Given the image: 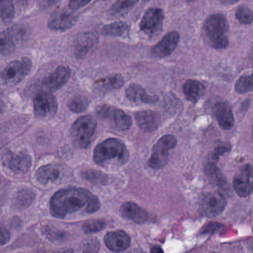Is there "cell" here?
I'll return each mask as SVG.
<instances>
[{
	"label": "cell",
	"mask_w": 253,
	"mask_h": 253,
	"mask_svg": "<svg viewBox=\"0 0 253 253\" xmlns=\"http://www.w3.org/2000/svg\"><path fill=\"white\" fill-rule=\"evenodd\" d=\"M95 196L84 188L62 189L56 192L50 202V211L52 215L63 218L69 214L74 213L82 208H87Z\"/></svg>",
	"instance_id": "6da1fadb"
},
{
	"label": "cell",
	"mask_w": 253,
	"mask_h": 253,
	"mask_svg": "<svg viewBox=\"0 0 253 253\" xmlns=\"http://www.w3.org/2000/svg\"><path fill=\"white\" fill-rule=\"evenodd\" d=\"M202 31L205 40L211 47L218 50L228 47L229 23L222 13H214L208 16L204 22Z\"/></svg>",
	"instance_id": "7a4b0ae2"
},
{
	"label": "cell",
	"mask_w": 253,
	"mask_h": 253,
	"mask_svg": "<svg viewBox=\"0 0 253 253\" xmlns=\"http://www.w3.org/2000/svg\"><path fill=\"white\" fill-rule=\"evenodd\" d=\"M128 158L129 153L126 144L118 138L105 140L98 144L93 151V160L101 166H108L112 161L123 165L127 162Z\"/></svg>",
	"instance_id": "3957f363"
},
{
	"label": "cell",
	"mask_w": 253,
	"mask_h": 253,
	"mask_svg": "<svg viewBox=\"0 0 253 253\" xmlns=\"http://www.w3.org/2000/svg\"><path fill=\"white\" fill-rule=\"evenodd\" d=\"M96 122L90 116L80 117L73 125L71 134L76 145L80 148H87L96 129Z\"/></svg>",
	"instance_id": "277c9868"
},
{
	"label": "cell",
	"mask_w": 253,
	"mask_h": 253,
	"mask_svg": "<svg viewBox=\"0 0 253 253\" xmlns=\"http://www.w3.org/2000/svg\"><path fill=\"white\" fill-rule=\"evenodd\" d=\"M32 62L28 57L10 62L1 73V80L7 85L13 86L20 83L31 71Z\"/></svg>",
	"instance_id": "5b68a950"
},
{
	"label": "cell",
	"mask_w": 253,
	"mask_h": 253,
	"mask_svg": "<svg viewBox=\"0 0 253 253\" xmlns=\"http://www.w3.org/2000/svg\"><path fill=\"white\" fill-rule=\"evenodd\" d=\"M177 140L172 135H165L156 142L152 150L148 165L153 169H160L168 163V151L176 146Z\"/></svg>",
	"instance_id": "8992f818"
},
{
	"label": "cell",
	"mask_w": 253,
	"mask_h": 253,
	"mask_svg": "<svg viewBox=\"0 0 253 253\" xmlns=\"http://www.w3.org/2000/svg\"><path fill=\"white\" fill-rule=\"evenodd\" d=\"M3 166L14 174H24L28 172L32 165V159L28 153L5 150L1 156Z\"/></svg>",
	"instance_id": "52a82bcc"
},
{
	"label": "cell",
	"mask_w": 253,
	"mask_h": 253,
	"mask_svg": "<svg viewBox=\"0 0 253 253\" xmlns=\"http://www.w3.org/2000/svg\"><path fill=\"white\" fill-rule=\"evenodd\" d=\"M165 13L162 8L152 7L143 15L140 22L139 28L141 32L149 37H153L162 32Z\"/></svg>",
	"instance_id": "ba28073f"
},
{
	"label": "cell",
	"mask_w": 253,
	"mask_h": 253,
	"mask_svg": "<svg viewBox=\"0 0 253 253\" xmlns=\"http://www.w3.org/2000/svg\"><path fill=\"white\" fill-rule=\"evenodd\" d=\"M227 200L221 192H211L202 196L199 209L202 215L207 217H215L225 209Z\"/></svg>",
	"instance_id": "9c48e42d"
},
{
	"label": "cell",
	"mask_w": 253,
	"mask_h": 253,
	"mask_svg": "<svg viewBox=\"0 0 253 253\" xmlns=\"http://www.w3.org/2000/svg\"><path fill=\"white\" fill-rule=\"evenodd\" d=\"M71 75V71L68 67L62 65L57 67L53 72L42 81L40 93H50L59 90L68 83Z\"/></svg>",
	"instance_id": "30bf717a"
},
{
	"label": "cell",
	"mask_w": 253,
	"mask_h": 253,
	"mask_svg": "<svg viewBox=\"0 0 253 253\" xmlns=\"http://www.w3.org/2000/svg\"><path fill=\"white\" fill-rule=\"evenodd\" d=\"M34 109L37 118H50L57 111V101L50 93H39L34 99Z\"/></svg>",
	"instance_id": "8fae6325"
},
{
	"label": "cell",
	"mask_w": 253,
	"mask_h": 253,
	"mask_svg": "<svg viewBox=\"0 0 253 253\" xmlns=\"http://www.w3.org/2000/svg\"><path fill=\"white\" fill-rule=\"evenodd\" d=\"M233 187L240 197H247L253 191V168L251 165L242 168L233 178Z\"/></svg>",
	"instance_id": "7c38bea8"
},
{
	"label": "cell",
	"mask_w": 253,
	"mask_h": 253,
	"mask_svg": "<svg viewBox=\"0 0 253 253\" xmlns=\"http://www.w3.org/2000/svg\"><path fill=\"white\" fill-rule=\"evenodd\" d=\"M78 15L66 10H56L48 21V28L53 31H65L71 29L78 21Z\"/></svg>",
	"instance_id": "4fadbf2b"
},
{
	"label": "cell",
	"mask_w": 253,
	"mask_h": 253,
	"mask_svg": "<svg viewBox=\"0 0 253 253\" xmlns=\"http://www.w3.org/2000/svg\"><path fill=\"white\" fill-rule=\"evenodd\" d=\"M180 34L177 31L167 34L152 49V54L156 58H165L170 55L178 46Z\"/></svg>",
	"instance_id": "5bb4252c"
},
{
	"label": "cell",
	"mask_w": 253,
	"mask_h": 253,
	"mask_svg": "<svg viewBox=\"0 0 253 253\" xmlns=\"http://www.w3.org/2000/svg\"><path fill=\"white\" fill-rule=\"evenodd\" d=\"M98 36L96 33L86 31L77 36L74 42V53L77 58H84L96 45Z\"/></svg>",
	"instance_id": "9a60e30c"
},
{
	"label": "cell",
	"mask_w": 253,
	"mask_h": 253,
	"mask_svg": "<svg viewBox=\"0 0 253 253\" xmlns=\"http://www.w3.org/2000/svg\"><path fill=\"white\" fill-rule=\"evenodd\" d=\"M105 243L110 251L115 253H122L129 248L131 240L126 232L117 230L107 233L105 237Z\"/></svg>",
	"instance_id": "2e32d148"
},
{
	"label": "cell",
	"mask_w": 253,
	"mask_h": 253,
	"mask_svg": "<svg viewBox=\"0 0 253 253\" xmlns=\"http://www.w3.org/2000/svg\"><path fill=\"white\" fill-rule=\"evenodd\" d=\"M120 213L126 219L136 224H144L150 219L148 212L133 202H126L120 207Z\"/></svg>",
	"instance_id": "e0dca14e"
},
{
	"label": "cell",
	"mask_w": 253,
	"mask_h": 253,
	"mask_svg": "<svg viewBox=\"0 0 253 253\" xmlns=\"http://www.w3.org/2000/svg\"><path fill=\"white\" fill-rule=\"evenodd\" d=\"M135 117L137 125L144 132H153L160 125V116L154 111H141L137 113Z\"/></svg>",
	"instance_id": "ac0fdd59"
},
{
	"label": "cell",
	"mask_w": 253,
	"mask_h": 253,
	"mask_svg": "<svg viewBox=\"0 0 253 253\" xmlns=\"http://www.w3.org/2000/svg\"><path fill=\"white\" fill-rule=\"evenodd\" d=\"M215 114L217 122L222 129L229 130L233 127L234 117L231 107L227 102H218L215 105Z\"/></svg>",
	"instance_id": "d6986e66"
},
{
	"label": "cell",
	"mask_w": 253,
	"mask_h": 253,
	"mask_svg": "<svg viewBox=\"0 0 253 253\" xmlns=\"http://www.w3.org/2000/svg\"><path fill=\"white\" fill-rule=\"evenodd\" d=\"M126 96L131 102L136 103H156L159 98L156 96H150L146 90L138 84H132L126 90Z\"/></svg>",
	"instance_id": "ffe728a7"
},
{
	"label": "cell",
	"mask_w": 253,
	"mask_h": 253,
	"mask_svg": "<svg viewBox=\"0 0 253 253\" xmlns=\"http://www.w3.org/2000/svg\"><path fill=\"white\" fill-rule=\"evenodd\" d=\"M205 173L212 184L219 187L222 190H228L229 187L227 180L219 168L215 165V162H210L205 166Z\"/></svg>",
	"instance_id": "44dd1931"
},
{
	"label": "cell",
	"mask_w": 253,
	"mask_h": 253,
	"mask_svg": "<svg viewBox=\"0 0 253 253\" xmlns=\"http://www.w3.org/2000/svg\"><path fill=\"white\" fill-rule=\"evenodd\" d=\"M205 90L203 84L196 80H188L183 86V92L186 99L194 103L203 96Z\"/></svg>",
	"instance_id": "7402d4cb"
},
{
	"label": "cell",
	"mask_w": 253,
	"mask_h": 253,
	"mask_svg": "<svg viewBox=\"0 0 253 253\" xmlns=\"http://www.w3.org/2000/svg\"><path fill=\"white\" fill-rule=\"evenodd\" d=\"M16 47L13 30L7 28L0 33V54L8 56L14 51Z\"/></svg>",
	"instance_id": "603a6c76"
},
{
	"label": "cell",
	"mask_w": 253,
	"mask_h": 253,
	"mask_svg": "<svg viewBox=\"0 0 253 253\" xmlns=\"http://www.w3.org/2000/svg\"><path fill=\"white\" fill-rule=\"evenodd\" d=\"M139 0H117L108 10V15L118 18L129 13Z\"/></svg>",
	"instance_id": "cb8c5ba5"
},
{
	"label": "cell",
	"mask_w": 253,
	"mask_h": 253,
	"mask_svg": "<svg viewBox=\"0 0 253 253\" xmlns=\"http://www.w3.org/2000/svg\"><path fill=\"white\" fill-rule=\"evenodd\" d=\"M60 176V171L54 165H48L41 167L36 173L37 179L41 184H47L56 181Z\"/></svg>",
	"instance_id": "d4e9b609"
},
{
	"label": "cell",
	"mask_w": 253,
	"mask_h": 253,
	"mask_svg": "<svg viewBox=\"0 0 253 253\" xmlns=\"http://www.w3.org/2000/svg\"><path fill=\"white\" fill-rule=\"evenodd\" d=\"M129 31V25L123 21L104 25L101 29L102 34L107 37H123L127 34Z\"/></svg>",
	"instance_id": "484cf974"
},
{
	"label": "cell",
	"mask_w": 253,
	"mask_h": 253,
	"mask_svg": "<svg viewBox=\"0 0 253 253\" xmlns=\"http://www.w3.org/2000/svg\"><path fill=\"white\" fill-rule=\"evenodd\" d=\"M15 16V8L12 0H0V25L11 23Z\"/></svg>",
	"instance_id": "4316f807"
},
{
	"label": "cell",
	"mask_w": 253,
	"mask_h": 253,
	"mask_svg": "<svg viewBox=\"0 0 253 253\" xmlns=\"http://www.w3.org/2000/svg\"><path fill=\"white\" fill-rule=\"evenodd\" d=\"M235 90L239 94L253 91V74L241 77L235 84Z\"/></svg>",
	"instance_id": "83f0119b"
},
{
	"label": "cell",
	"mask_w": 253,
	"mask_h": 253,
	"mask_svg": "<svg viewBox=\"0 0 253 253\" xmlns=\"http://www.w3.org/2000/svg\"><path fill=\"white\" fill-rule=\"evenodd\" d=\"M35 199V194L31 189H22L19 190L15 197V203L20 208L29 206Z\"/></svg>",
	"instance_id": "f1b7e54d"
},
{
	"label": "cell",
	"mask_w": 253,
	"mask_h": 253,
	"mask_svg": "<svg viewBox=\"0 0 253 253\" xmlns=\"http://www.w3.org/2000/svg\"><path fill=\"white\" fill-rule=\"evenodd\" d=\"M114 123L117 128L122 130L129 129L132 126V118L121 110L116 109L114 115Z\"/></svg>",
	"instance_id": "f546056e"
},
{
	"label": "cell",
	"mask_w": 253,
	"mask_h": 253,
	"mask_svg": "<svg viewBox=\"0 0 253 253\" xmlns=\"http://www.w3.org/2000/svg\"><path fill=\"white\" fill-rule=\"evenodd\" d=\"M68 108L76 114H81L87 109L89 101L83 96H76L68 102Z\"/></svg>",
	"instance_id": "4dcf8cb0"
},
{
	"label": "cell",
	"mask_w": 253,
	"mask_h": 253,
	"mask_svg": "<svg viewBox=\"0 0 253 253\" xmlns=\"http://www.w3.org/2000/svg\"><path fill=\"white\" fill-rule=\"evenodd\" d=\"M102 83V85L107 90H115L123 87L124 84V78L120 74H115V75L111 76L101 80Z\"/></svg>",
	"instance_id": "1f68e13d"
},
{
	"label": "cell",
	"mask_w": 253,
	"mask_h": 253,
	"mask_svg": "<svg viewBox=\"0 0 253 253\" xmlns=\"http://www.w3.org/2000/svg\"><path fill=\"white\" fill-rule=\"evenodd\" d=\"M237 20L242 25H251L253 22V12L247 6H241L236 12Z\"/></svg>",
	"instance_id": "d6a6232c"
},
{
	"label": "cell",
	"mask_w": 253,
	"mask_h": 253,
	"mask_svg": "<svg viewBox=\"0 0 253 253\" xmlns=\"http://www.w3.org/2000/svg\"><path fill=\"white\" fill-rule=\"evenodd\" d=\"M83 176L84 179L95 184H105L108 181V177L106 175L99 171L93 170V169L84 171L83 173Z\"/></svg>",
	"instance_id": "836d02e7"
},
{
	"label": "cell",
	"mask_w": 253,
	"mask_h": 253,
	"mask_svg": "<svg viewBox=\"0 0 253 253\" xmlns=\"http://www.w3.org/2000/svg\"><path fill=\"white\" fill-rule=\"evenodd\" d=\"M106 227V223L103 220H91L87 221L83 225V230L84 233H97L101 231Z\"/></svg>",
	"instance_id": "e575fe53"
},
{
	"label": "cell",
	"mask_w": 253,
	"mask_h": 253,
	"mask_svg": "<svg viewBox=\"0 0 253 253\" xmlns=\"http://www.w3.org/2000/svg\"><path fill=\"white\" fill-rule=\"evenodd\" d=\"M99 249V242L96 239H91L84 245L83 253H97Z\"/></svg>",
	"instance_id": "d590c367"
},
{
	"label": "cell",
	"mask_w": 253,
	"mask_h": 253,
	"mask_svg": "<svg viewBox=\"0 0 253 253\" xmlns=\"http://www.w3.org/2000/svg\"><path fill=\"white\" fill-rule=\"evenodd\" d=\"M91 0H70L68 7L71 10H77L87 5Z\"/></svg>",
	"instance_id": "8d00e7d4"
},
{
	"label": "cell",
	"mask_w": 253,
	"mask_h": 253,
	"mask_svg": "<svg viewBox=\"0 0 253 253\" xmlns=\"http://www.w3.org/2000/svg\"><path fill=\"white\" fill-rule=\"evenodd\" d=\"M116 109L111 108L110 106H106V105H103V106L100 107L96 110V112L98 113L99 116L103 118H108L111 116L114 115V111Z\"/></svg>",
	"instance_id": "74e56055"
},
{
	"label": "cell",
	"mask_w": 253,
	"mask_h": 253,
	"mask_svg": "<svg viewBox=\"0 0 253 253\" xmlns=\"http://www.w3.org/2000/svg\"><path fill=\"white\" fill-rule=\"evenodd\" d=\"M10 239V233L5 227L0 225V245H5Z\"/></svg>",
	"instance_id": "f35d334b"
},
{
	"label": "cell",
	"mask_w": 253,
	"mask_h": 253,
	"mask_svg": "<svg viewBox=\"0 0 253 253\" xmlns=\"http://www.w3.org/2000/svg\"><path fill=\"white\" fill-rule=\"evenodd\" d=\"M223 226L218 223H210L202 230L203 233H214L222 228Z\"/></svg>",
	"instance_id": "ab89813d"
},
{
	"label": "cell",
	"mask_w": 253,
	"mask_h": 253,
	"mask_svg": "<svg viewBox=\"0 0 253 253\" xmlns=\"http://www.w3.org/2000/svg\"><path fill=\"white\" fill-rule=\"evenodd\" d=\"M230 147H226V146H219L217 147L214 152L213 155H212V162H217L218 160V158L220 156L224 154L226 152H228L230 150ZM216 163V162H215Z\"/></svg>",
	"instance_id": "60d3db41"
},
{
	"label": "cell",
	"mask_w": 253,
	"mask_h": 253,
	"mask_svg": "<svg viewBox=\"0 0 253 253\" xmlns=\"http://www.w3.org/2000/svg\"><path fill=\"white\" fill-rule=\"evenodd\" d=\"M219 1L224 5H232V4H236L240 0H219Z\"/></svg>",
	"instance_id": "b9f144b4"
},
{
	"label": "cell",
	"mask_w": 253,
	"mask_h": 253,
	"mask_svg": "<svg viewBox=\"0 0 253 253\" xmlns=\"http://www.w3.org/2000/svg\"><path fill=\"white\" fill-rule=\"evenodd\" d=\"M60 0H43V2H44V5L47 6H52L56 4V3L59 2Z\"/></svg>",
	"instance_id": "7bdbcfd3"
},
{
	"label": "cell",
	"mask_w": 253,
	"mask_h": 253,
	"mask_svg": "<svg viewBox=\"0 0 253 253\" xmlns=\"http://www.w3.org/2000/svg\"><path fill=\"white\" fill-rule=\"evenodd\" d=\"M151 253H164L162 248L159 246L153 247L151 249Z\"/></svg>",
	"instance_id": "ee69618b"
},
{
	"label": "cell",
	"mask_w": 253,
	"mask_h": 253,
	"mask_svg": "<svg viewBox=\"0 0 253 253\" xmlns=\"http://www.w3.org/2000/svg\"><path fill=\"white\" fill-rule=\"evenodd\" d=\"M4 103H3L2 101L0 100V114H1V113L3 112V111H4Z\"/></svg>",
	"instance_id": "f6af8a7d"
},
{
	"label": "cell",
	"mask_w": 253,
	"mask_h": 253,
	"mask_svg": "<svg viewBox=\"0 0 253 253\" xmlns=\"http://www.w3.org/2000/svg\"><path fill=\"white\" fill-rule=\"evenodd\" d=\"M17 2L21 3V4H25L28 0H16Z\"/></svg>",
	"instance_id": "bcb514c9"
},
{
	"label": "cell",
	"mask_w": 253,
	"mask_h": 253,
	"mask_svg": "<svg viewBox=\"0 0 253 253\" xmlns=\"http://www.w3.org/2000/svg\"><path fill=\"white\" fill-rule=\"evenodd\" d=\"M143 253V252H138V253Z\"/></svg>",
	"instance_id": "7dc6e473"
},
{
	"label": "cell",
	"mask_w": 253,
	"mask_h": 253,
	"mask_svg": "<svg viewBox=\"0 0 253 253\" xmlns=\"http://www.w3.org/2000/svg\"><path fill=\"white\" fill-rule=\"evenodd\" d=\"M102 1H105V0H102Z\"/></svg>",
	"instance_id": "c3c4849f"
},
{
	"label": "cell",
	"mask_w": 253,
	"mask_h": 253,
	"mask_svg": "<svg viewBox=\"0 0 253 253\" xmlns=\"http://www.w3.org/2000/svg\"></svg>",
	"instance_id": "681fc988"
}]
</instances>
